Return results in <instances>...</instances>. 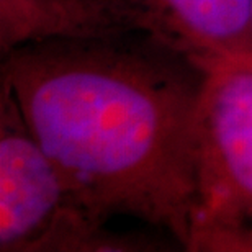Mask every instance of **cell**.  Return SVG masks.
I'll return each mask as SVG.
<instances>
[{"mask_svg": "<svg viewBox=\"0 0 252 252\" xmlns=\"http://www.w3.org/2000/svg\"><path fill=\"white\" fill-rule=\"evenodd\" d=\"M206 61L146 30L28 43L0 84L90 213L164 231L187 251Z\"/></svg>", "mask_w": 252, "mask_h": 252, "instance_id": "obj_1", "label": "cell"}, {"mask_svg": "<svg viewBox=\"0 0 252 252\" xmlns=\"http://www.w3.org/2000/svg\"><path fill=\"white\" fill-rule=\"evenodd\" d=\"M162 249V241L113 231L85 208L0 84V252Z\"/></svg>", "mask_w": 252, "mask_h": 252, "instance_id": "obj_2", "label": "cell"}, {"mask_svg": "<svg viewBox=\"0 0 252 252\" xmlns=\"http://www.w3.org/2000/svg\"><path fill=\"white\" fill-rule=\"evenodd\" d=\"M189 252H252V61H206Z\"/></svg>", "mask_w": 252, "mask_h": 252, "instance_id": "obj_3", "label": "cell"}, {"mask_svg": "<svg viewBox=\"0 0 252 252\" xmlns=\"http://www.w3.org/2000/svg\"><path fill=\"white\" fill-rule=\"evenodd\" d=\"M146 30L133 0H0V54L28 43Z\"/></svg>", "mask_w": 252, "mask_h": 252, "instance_id": "obj_4", "label": "cell"}, {"mask_svg": "<svg viewBox=\"0 0 252 252\" xmlns=\"http://www.w3.org/2000/svg\"><path fill=\"white\" fill-rule=\"evenodd\" d=\"M151 32L203 61H252V0H133Z\"/></svg>", "mask_w": 252, "mask_h": 252, "instance_id": "obj_5", "label": "cell"}, {"mask_svg": "<svg viewBox=\"0 0 252 252\" xmlns=\"http://www.w3.org/2000/svg\"><path fill=\"white\" fill-rule=\"evenodd\" d=\"M251 12H252V8H251Z\"/></svg>", "mask_w": 252, "mask_h": 252, "instance_id": "obj_6", "label": "cell"}]
</instances>
